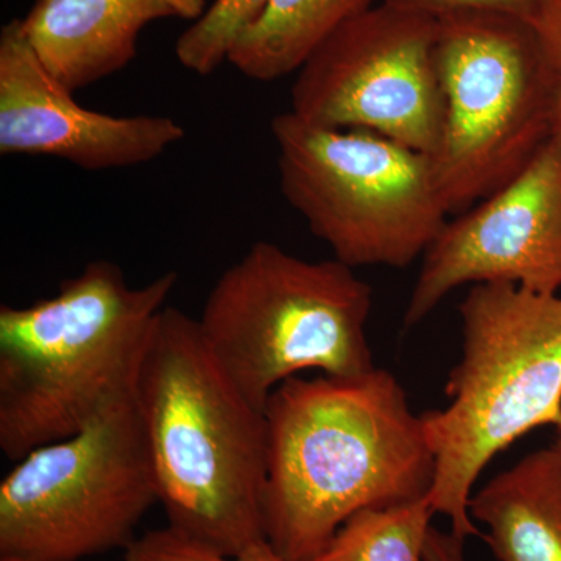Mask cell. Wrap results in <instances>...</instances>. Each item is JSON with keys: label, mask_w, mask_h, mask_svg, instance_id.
<instances>
[{"label": "cell", "mask_w": 561, "mask_h": 561, "mask_svg": "<svg viewBox=\"0 0 561 561\" xmlns=\"http://www.w3.org/2000/svg\"><path fill=\"white\" fill-rule=\"evenodd\" d=\"M135 401L169 529L230 557L267 541L264 413L221 370L198 320L162 309Z\"/></svg>", "instance_id": "obj_2"}, {"label": "cell", "mask_w": 561, "mask_h": 561, "mask_svg": "<svg viewBox=\"0 0 561 561\" xmlns=\"http://www.w3.org/2000/svg\"><path fill=\"white\" fill-rule=\"evenodd\" d=\"M463 346L448 404L421 413L435 459V515L482 537L468 505L491 460L538 427H561V295L474 284L460 302Z\"/></svg>", "instance_id": "obj_4"}, {"label": "cell", "mask_w": 561, "mask_h": 561, "mask_svg": "<svg viewBox=\"0 0 561 561\" xmlns=\"http://www.w3.org/2000/svg\"><path fill=\"white\" fill-rule=\"evenodd\" d=\"M527 21L546 57L561 73V0H535Z\"/></svg>", "instance_id": "obj_19"}, {"label": "cell", "mask_w": 561, "mask_h": 561, "mask_svg": "<svg viewBox=\"0 0 561 561\" xmlns=\"http://www.w3.org/2000/svg\"><path fill=\"white\" fill-rule=\"evenodd\" d=\"M437 36V18L375 3L301 66L291 113L319 127L378 133L432 157L445 121Z\"/></svg>", "instance_id": "obj_9"}, {"label": "cell", "mask_w": 561, "mask_h": 561, "mask_svg": "<svg viewBox=\"0 0 561 561\" xmlns=\"http://www.w3.org/2000/svg\"><path fill=\"white\" fill-rule=\"evenodd\" d=\"M376 0H271L232 47L228 61L247 79L298 72L332 33Z\"/></svg>", "instance_id": "obj_14"}, {"label": "cell", "mask_w": 561, "mask_h": 561, "mask_svg": "<svg viewBox=\"0 0 561 561\" xmlns=\"http://www.w3.org/2000/svg\"><path fill=\"white\" fill-rule=\"evenodd\" d=\"M125 561H286L268 541L250 546L238 556H224L176 534L169 527L147 531L127 549Z\"/></svg>", "instance_id": "obj_17"}, {"label": "cell", "mask_w": 561, "mask_h": 561, "mask_svg": "<svg viewBox=\"0 0 561 561\" xmlns=\"http://www.w3.org/2000/svg\"><path fill=\"white\" fill-rule=\"evenodd\" d=\"M268 2L271 0H214L176 39V60L197 76H210L228 61L232 47L264 13Z\"/></svg>", "instance_id": "obj_16"}, {"label": "cell", "mask_w": 561, "mask_h": 561, "mask_svg": "<svg viewBox=\"0 0 561 561\" xmlns=\"http://www.w3.org/2000/svg\"><path fill=\"white\" fill-rule=\"evenodd\" d=\"M490 283L560 294L561 144L557 139H549L501 190L446 221L423 254L404 327L426 320L453 290Z\"/></svg>", "instance_id": "obj_10"}, {"label": "cell", "mask_w": 561, "mask_h": 561, "mask_svg": "<svg viewBox=\"0 0 561 561\" xmlns=\"http://www.w3.org/2000/svg\"><path fill=\"white\" fill-rule=\"evenodd\" d=\"M264 529L286 561H311L351 516L426 497L435 459L421 415L382 368L302 376L264 408Z\"/></svg>", "instance_id": "obj_1"}, {"label": "cell", "mask_w": 561, "mask_h": 561, "mask_svg": "<svg viewBox=\"0 0 561 561\" xmlns=\"http://www.w3.org/2000/svg\"><path fill=\"white\" fill-rule=\"evenodd\" d=\"M552 445L561 453V427L556 430V440H553Z\"/></svg>", "instance_id": "obj_22"}, {"label": "cell", "mask_w": 561, "mask_h": 561, "mask_svg": "<svg viewBox=\"0 0 561 561\" xmlns=\"http://www.w3.org/2000/svg\"><path fill=\"white\" fill-rule=\"evenodd\" d=\"M424 561H468L465 541L451 530L443 531L432 526L424 545Z\"/></svg>", "instance_id": "obj_20"}, {"label": "cell", "mask_w": 561, "mask_h": 561, "mask_svg": "<svg viewBox=\"0 0 561 561\" xmlns=\"http://www.w3.org/2000/svg\"><path fill=\"white\" fill-rule=\"evenodd\" d=\"M551 138L559 140V142L561 144V83L559 95H557L556 110H553Z\"/></svg>", "instance_id": "obj_21"}, {"label": "cell", "mask_w": 561, "mask_h": 561, "mask_svg": "<svg viewBox=\"0 0 561 561\" xmlns=\"http://www.w3.org/2000/svg\"><path fill=\"white\" fill-rule=\"evenodd\" d=\"M206 0H36L21 20L43 65L77 92L127 68L154 21H197Z\"/></svg>", "instance_id": "obj_12"}, {"label": "cell", "mask_w": 561, "mask_h": 561, "mask_svg": "<svg viewBox=\"0 0 561 561\" xmlns=\"http://www.w3.org/2000/svg\"><path fill=\"white\" fill-rule=\"evenodd\" d=\"M279 190L350 267L404 268L430 249L449 210L427 154L367 130L280 113L271 124Z\"/></svg>", "instance_id": "obj_7"}, {"label": "cell", "mask_w": 561, "mask_h": 561, "mask_svg": "<svg viewBox=\"0 0 561 561\" xmlns=\"http://www.w3.org/2000/svg\"><path fill=\"white\" fill-rule=\"evenodd\" d=\"M335 260L306 261L253 243L214 284L198 324L214 359L254 409L287 379L313 370H375L367 323L373 289Z\"/></svg>", "instance_id": "obj_5"}, {"label": "cell", "mask_w": 561, "mask_h": 561, "mask_svg": "<svg viewBox=\"0 0 561 561\" xmlns=\"http://www.w3.org/2000/svg\"><path fill=\"white\" fill-rule=\"evenodd\" d=\"M435 68L445 121L430 160L446 208L461 213L505 186L551 139L561 73L529 21L493 11L438 18Z\"/></svg>", "instance_id": "obj_6"}, {"label": "cell", "mask_w": 561, "mask_h": 561, "mask_svg": "<svg viewBox=\"0 0 561 561\" xmlns=\"http://www.w3.org/2000/svg\"><path fill=\"white\" fill-rule=\"evenodd\" d=\"M472 522L500 561H561V453L537 449L472 493Z\"/></svg>", "instance_id": "obj_13"}, {"label": "cell", "mask_w": 561, "mask_h": 561, "mask_svg": "<svg viewBox=\"0 0 561 561\" xmlns=\"http://www.w3.org/2000/svg\"><path fill=\"white\" fill-rule=\"evenodd\" d=\"M172 117L88 110L55 79L25 38L21 20L0 32V153L54 157L84 171L157 160L184 139Z\"/></svg>", "instance_id": "obj_11"}, {"label": "cell", "mask_w": 561, "mask_h": 561, "mask_svg": "<svg viewBox=\"0 0 561 561\" xmlns=\"http://www.w3.org/2000/svg\"><path fill=\"white\" fill-rule=\"evenodd\" d=\"M400 9L430 14L432 18L448 16L465 11H493V13L512 14L529 18L535 0H379Z\"/></svg>", "instance_id": "obj_18"}, {"label": "cell", "mask_w": 561, "mask_h": 561, "mask_svg": "<svg viewBox=\"0 0 561 561\" xmlns=\"http://www.w3.org/2000/svg\"><path fill=\"white\" fill-rule=\"evenodd\" d=\"M434 516L427 496L365 508L351 516L311 561H424Z\"/></svg>", "instance_id": "obj_15"}, {"label": "cell", "mask_w": 561, "mask_h": 561, "mask_svg": "<svg viewBox=\"0 0 561 561\" xmlns=\"http://www.w3.org/2000/svg\"><path fill=\"white\" fill-rule=\"evenodd\" d=\"M0 561H22V560L11 559V557H0Z\"/></svg>", "instance_id": "obj_23"}, {"label": "cell", "mask_w": 561, "mask_h": 561, "mask_svg": "<svg viewBox=\"0 0 561 561\" xmlns=\"http://www.w3.org/2000/svg\"><path fill=\"white\" fill-rule=\"evenodd\" d=\"M158 502L135 393L72 437L33 449L0 483V557L79 561L125 549Z\"/></svg>", "instance_id": "obj_8"}, {"label": "cell", "mask_w": 561, "mask_h": 561, "mask_svg": "<svg viewBox=\"0 0 561 561\" xmlns=\"http://www.w3.org/2000/svg\"><path fill=\"white\" fill-rule=\"evenodd\" d=\"M176 280L165 272L131 287L119 265L92 261L54 297L0 308V449L9 459L79 434L135 393Z\"/></svg>", "instance_id": "obj_3"}]
</instances>
